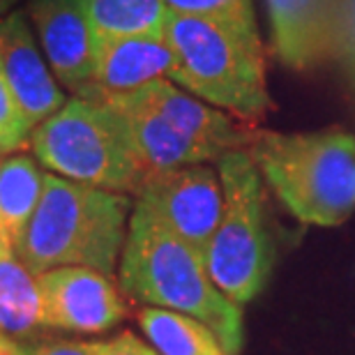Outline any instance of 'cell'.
Segmentation results:
<instances>
[{"label":"cell","instance_id":"obj_1","mask_svg":"<svg viewBox=\"0 0 355 355\" xmlns=\"http://www.w3.org/2000/svg\"><path fill=\"white\" fill-rule=\"evenodd\" d=\"M120 288L148 307L178 311L215 332L226 355L245 344L243 307L233 304L210 279L203 254L164 229L137 203L120 257Z\"/></svg>","mask_w":355,"mask_h":355},{"label":"cell","instance_id":"obj_2","mask_svg":"<svg viewBox=\"0 0 355 355\" xmlns=\"http://www.w3.org/2000/svg\"><path fill=\"white\" fill-rule=\"evenodd\" d=\"M130 215L125 194L44 173L40 203L14 257L35 277L55 268H88L111 277L123 257Z\"/></svg>","mask_w":355,"mask_h":355},{"label":"cell","instance_id":"obj_3","mask_svg":"<svg viewBox=\"0 0 355 355\" xmlns=\"http://www.w3.org/2000/svg\"><path fill=\"white\" fill-rule=\"evenodd\" d=\"M164 40L173 53L168 79L189 95L245 120L272 106L257 26L168 12Z\"/></svg>","mask_w":355,"mask_h":355},{"label":"cell","instance_id":"obj_4","mask_svg":"<svg viewBox=\"0 0 355 355\" xmlns=\"http://www.w3.org/2000/svg\"><path fill=\"white\" fill-rule=\"evenodd\" d=\"M247 153L297 222L339 226L355 212V137L344 130H254Z\"/></svg>","mask_w":355,"mask_h":355},{"label":"cell","instance_id":"obj_5","mask_svg":"<svg viewBox=\"0 0 355 355\" xmlns=\"http://www.w3.org/2000/svg\"><path fill=\"white\" fill-rule=\"evenodd\" d=\"M42 164L88 187L137 194L146 180L123 118L102 102L74 97L31 132Z\"/></svg>","mask_w":355,"mask_h":355},{"label":"cell","instance_id":"obj_6","mask_svg":"<svg viewBox=\"0 0 355 355\" xmlns=\"http://www.w3.org/2000/svg\"><path fill=\"white\" fill-rule=\"evenodd\" d=\"M217 173L224 205L205 250V268L215 286L243 307L266 288L275 263L263 180L247 150L226 153L217 159Z\"/></svg>","mask_w":355,"mask_h":355},{"label":"cell","instance_id":"obj_7","mask_svg":"<svg viewBox=\"0 0 355 355\" xmlns=\"http://www.w3.org/2000/svg\"><path fill=\"white\" fill-rule=\"evenodd\" d=\"M134 196L139 208L205 259L224 205L222 182L215 168L191 164L153 173Z\"/></svg>","mask_w":355,"mask_h":355},{"label":"cell","instance_id":"obj_8","mask_svg":"<svg viewBox=\"0 0 355 355\" xmlns=\"http://www.w3.org/2000/svg\"><path fill=\"white\" fill-rule=\"evenodd\" d=\"M44 328L81 335L111 330L127 314V304L111 277L88 268H55L37 277Z\"/></svg>","mask_w":355,"mask_h":355},{"label":"cell","instance_id":"obj_9","mask_svg":"<svg viewBox=\"0 0 355 355\" xmlns=\"http://www.w3.org/2000/svg\"><path fill=\"white\" fill-rule=\"evenodd\" d=\"M53 74L83 97L95 74V31L83 0H33L28 5Z\"/></svg>","mask_w":355,"mask_h":355},{"label":"cell","instance_id":"obj_10","mask_svg":"<svg viewBox=\"0 0 355 355\" xmlns=\"http://www.w3.org/2000/svg\"><path fill=\"white\" fill-rule=\"evenodd\" d=\"M173 53L164 35H95V74L81 99L127 95L171 74Z\"/></svg>","mask_w":355,"mask_h":355},{"label":"cell","instance_id":"obj_11","mask_svg":"<svg viewBox=\"0 0 355 355\" xmlns=\"http://www.w3.org/2000/svg\"><path fill=\"white\" fill-rule=\"evenodd\" d=\"M0 67L33 130L62 109L65 95L42 58L31 26L21 12L0 21Z\"/></svg>","mask_w":355,"mask_h":355},{"label":"cell","instance_id":"obj_12","mask_svg":"<svg viewBox=\"0 0 355 355\" xmlns=\"http://www.w3.org/2000/svg\"><path fill=\"white\" fill-rule=\"evenodd\" d=\"M137 92L178 134L201 148L210 162L222 159L226 153L250 148L254 130H247L229 113L201 102L171 81H153Z\"/></svg>","mask_w":355,"mask_h":355},{"label":"cell","instance_id":"obj_13","mask_svg":"<svg viewBox=\"0 0 355 355\" xmlns=\"http://www.w3.org/2000/svg\"><path fill=\"white\" fill-rule=\"evenodd\" d=\"M275 55L291 69L332 58L335 0H266Z\"/></svg>","mask_w":355,"mask_h":355},{"label":"cell","instance_id":"obj_14","mask_svg":"<svg viewBox=\"0 0 355 355\" xmlns=\"http://www.w3.org/2000/svg\"><path fill=\"white\" fill-rule=\"evenodd\" d=\"M44 173L28 155L0 162V252H14L40 203Z\"/></svg>","mask_w":355,"mask_h":355},{"label":"cell","instance_id":"obj_15","mask_svg":"<svg viewBox=\"0 0 355 355\" xmlns=\"http://www.w3.org/2000/svg\"><path fill=\"white\" fill-rule=\"evenodd\" d=\"M44 328L37 277L19 263L14 252H0V337L26 339Z\"/></svg>","mask_w":355,"mask_h":355},{"label":"cell","instance_id":"obj_16","mask_svg":"<svg viewBox=\"0 0 355 355\" xmlns=\"http://www.w3.org/2000/svg\"><path fill=\"white\" fill-rule=\"evenodd\" d=\"M137 318L148 344L159 355H226L215 332L191 316L144 307Z\"/></svg>","mask_w":355,"mask_h":355},{"label":"cell","instance_id":"obj_17","mask_svg":"<svg viewBox=\"0 0 355 355\" xmlns=\"http://www.w3.org/2000/svg\"><path fill=\"white\" fill-rule=\"evenodd\" d=\"M95 35H164L168 10L162 0H83Z\"/></svg>","mask_w":355,"mask_h":355},{"label":"cell","instance_id":"obj_18","mask_svg":"<svg viewBox=\"0 0 355 355\" xmlns=\"http://www.w3.org/2000/svg\"><path fill=\"white\" fill-rule=\"evenodd\" d=\"M173 14H194V17H210L231 24L257 26L252 0H162Z\"/></svg>","mask_w":355,"mask_h":355},{"label":"cell","instance_id":"obj_19","mask_svg":"<svg viewBox=\"0 0 355 355\" xmlns=\"http://www.w3.org/2000/svg\"><path fill=\"white\" fill-rule=\"evenodd\" d=\"M33 127L21 113L0 67V153H14L31 141Z\"/></svg>","mask_w":355,"mask_h":355},{"label":"cell","instance_id":"obj_20","mask_svg":"<svg viewBox=\"0 0 355 355\" xmlns=\"http://www.w3.org/2000/svg\"><path fill=\"white\" fill-rule=\"evenodd\" d=\"M332 58L342 62L355 81V0H335Z\"/></svg>","mask_w":355,"mask_h":355},{"label":"cell","instance_id":"obj_21","mask_svg":"<svg viewBox=\"0 0 355 355\" xmlns=\"http://www.w3.org/2000/svg\"><path fill=\"white\" fill-rule=\"evenodd\" d=\"M104 342H72V339H44L28 349L26 355H102Z\"/></svg>","mask_w":355,"mask_h":355},{"label":"cell","instance_id":"obj_22","mask_svg":"<svg viewBox=\"0 0 355 355\" xmlns=\"http://www.w3.org/2000/svg\"><path fill=\"white\" fill-rule=\"evenodd\" d=\"M102 355H159L153 346H148L144 339H139L132 332H123L111 342H104Z\"/></svg>","mask_w":355,"mask_h":355},{"label":"cell","instance_id":"obj_23","mask_svg":"<svg viewBox=\"0 0 355 355\" xmlns=\"http://www.w3.org/2000/svg\"><path fill=\"white\" fill-rule=\"evenodd\" d=\"M0 355H26V351H21L19 344L12 342V339L0 337Z\"/></svg>","mask_w":355,"mask_h":355},{"label":"cell","instance_id":"obj_24","mask_svg":"<svg viewBox=\"0 0 355 355\" xmlns=\"http://www.w3.org/2000/svg\"><path fill=\"white\" fill-rule=\"evenodd\" d=\"M14 3H17V0H0V14H5Z\"/></svg>","mask_w":355,"mask_h":355}]
</instances>
